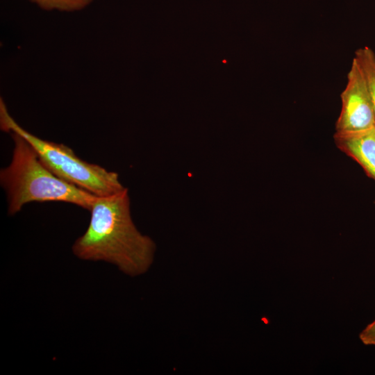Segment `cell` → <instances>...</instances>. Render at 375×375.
<instances>
[{"instance_id": "cell-2", "label": "cell", "mask_w": 375, "mask_h": 375, "mask_svg": "<svg viewBox=\"0 0 375 375\" xmlns=\"http://www.w3.org/2000/svg\"><path fill=\"white\" fill-rule=\"evenodd\" d=\"M10 133L14 143L12 160L0 171L9 215L33 201L67 202L90 211L97 196L57 176L26 140L16 133Z\"/></svg>"}, {"instance_id": "cell-6", "label": "cell", "mask_w": 375, "mask_h": 375, "mask_svg": "<svg viewBox=\"0 0 375 375\" xmlns=\"http://www.w3.org/2000/svg\"><path fill=\"white\" fill-rule=\"evenodd\" d=\"M354 58L366 79L375 112V53L368 47H365L356 50Z\"/></svg>"}, {"instance_id": "cell-5", "label": "cell", "mask_w": 375, "mask_h": 375, "mask_svg": "<svg viewBox=\"0 0 375 375\" xmlns=\"http://www.w3.org/2000/svg\"><path fill=\"white\" fill-rule=\"evenodd\" d=\"M335 142L375 180V128L353 133H336Z\"/></svg>"}, {"instance_id": "cell-3", "label": "cell", "mask_w": 375, "mask_h": 375, "mask_svg": "<svg viewBox=\"0 0 375 375\" xmlns=\"http://www.w3.org/2000/svg\"><path fill=\"white\" fill-rule=\"evenodd\" d=\"M0 126L5 132H14L26 140L43 163L61 179L97 197L115 194L125 188L117 173L79 158L67 146L42 140L29 133L10 115L0 100Z\"/></svg>"}, {"instance_id": "cell-1", "label": "cell", "mask_w": 375, "mask_h": 375, "mask_svg": "<svg viewBox=\"0 0 375 375\" xmlns=\"http://www.w3.org/2000/svg\"><path fill=\"white\" fill-rule=\"evenodd\" d=\"M128 189L97 197L90 210L88 228L72 247L82 260L104 261L131 276L145 273L153 261L156 244L135 226Z\"/></svg>"}, {"instance_id": "cell-8", "label": "cell", "mask_w": 375, "mask_h": 375, "mask_svg": "<svg viewBox=\"0 0 375 375\" xmlns=\"http://www.w3.org/2000/svg\"><path fill=\"white\" fill-rule=\"evenodd\" d=\"M359 339L365 345L375 346V320L361 331Z\"/></svg>"}, {"instance_id": "cell-7", "label": "cell", "mask_w": 375, "mask_h": 375, "mask_svg": "<svg viewBox=\"0 0 375 375\" xmlns=\"http://www.w3.org/2000/svg\"><path fill=\"white\" fill-rule=\"evenodd\" d=\"M44 10L76 11L90 5L93 0H29Z\"/></svg>"}, {"instance_id": "cell-4", "label": "cell", "mask_w": 375, "mask_h": 375, "mask_svg": "<svg viewBox=\"0 0 375 375\" xmlns=\"http://www.w3.org/2000/svg\"><path fill=\"white\" fill-rule=\"evenodd\" d=\"M342 107L336 133H353L375 128V112L363 72L353 58L347 83L340 95Z\"/></svg>"}]
</instances>
